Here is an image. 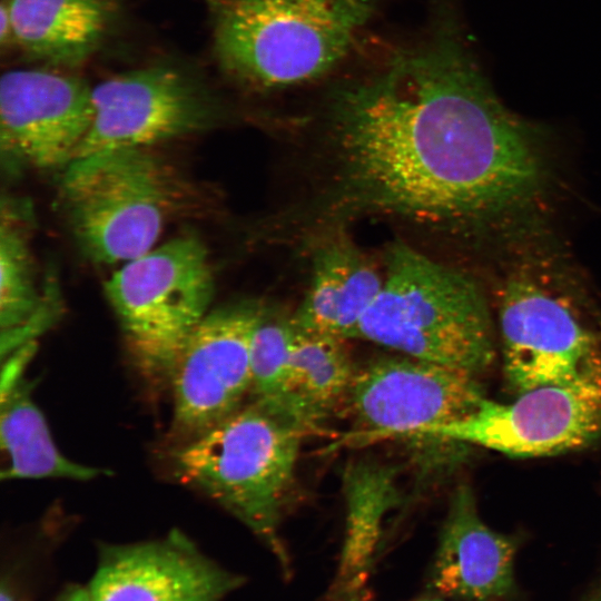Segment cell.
Returning <instances> with one entry per match:
<instances>
[{"label": "cell", "instance_id": "obj_21", "mask_svg": "<svg viewBox=\"0 0 601 601\" xmlns=\"http://www.w3.org/2000/svg\"><path fill=\"white\" fill-rule=\"evenodd\" d=\"M296 338L290 318L279 321L266 314L255 329L252 352V398L273 401L280 396L288 376Z\"/></svg>", "mask_w": 601, "mask_h": 601}, {"label": "cell", "instance_id": "obj_5", "mask_svg": "<svg viewBox=\"0 0 601 601\" xmlns=\"http://www.w3.org/2000/svg\"><path fill=\"white\" fill-rule=\"evenodd\" d=\"M78 246L92 262L117 264L152 249L168 220L187 205V187L146 148L76 158L61 181Z\"/></svg>", "mask_w": 601, "mask_h": 601}, {"label": "cell", "instance_id": "obj_25", "mask_svg": "<svg viewBox=\"0 0 601 601\" xmlns=\"http://www.w3.org/2000/svg\"><path fill=\"white\" fill-rule=\"evenodd\" d=\"M352 601H370L367 597L365 598H362V599H358V600H352ZM415 601H442L440 598H437V595H432V597H427V598H422V599H418V600H415Z\"/></svg>", "mask_w": 601, "mask_h": 601}, {"label": "cell", "instance_id": "obj_6", "mask_svg": "<svg viewBox=\"0 0 601 601\" xmlns=\"http://www.w3.org/2000/svg\"><path fill=\"white\" fill-rule=\"evenodd\" d=\"M105 290L138 364L169 378L214 295L207 250L194 236L177 237L126 262Z\"/></svg>", "mask_w": 601, "mask_h": 601}, {"label": "cell", "instance_id": "obj_17", "mask_svg": "<svg viewBox=\"0 0 601 601\" xmlns=\"http://www.w3.org/2000/svg\"><path fill=\"white\" fill-rule=\"evenodd\" d=\"M346 342L296 327L285 387L270 402L295 415L311 434L319 431L332 415H338L355 375L357 365Z\"/></svg>", "mask_w": 601, "mask_h": 601}, {"label": "cell", "instance_id": "obj_22", "mask_svg": "<svg viewBox=\"0 0 601 601\" xmlns=\"http://www.w3.org/2000/svg\"><path fill=\"white\" fill-rule=\"evenodd\" d=\"M49 601H90L86 585L69 583Z\"/></svg>", "mask_w": 601, "mask_h": 601}, {"label": "cell", "instance_id": "obj_23", "mask_svg": "<svg viewBox=\"0 0 601 601\" xmlns=\"http://www.w3.org/2000/svg\"><path fill=\"white\" fill-rule=\"evenodd\" d=\"M13 42L11 19L8 0H3L0 7V43L3 48L8 42Z\"/></svg>", "mask_w": 601, "mask_h": 601}, {"label": "cell", "instance_id": "obj_24", "mask_svg": "<svg viewBox=\"0 0 601 601\" xmlns=\"http://www.w3.org/2000/svg\"><path fill=\"white\" fill-rule=\"evenodd\" d=\"M579 601H601V574L594 580Z\"/></svg>", "mask_w": 601, "mask_h": 601}, {"label": "cell", "instance_id": "obj_8", "mask_svg": "<svg viewBox=\"0 0 601 601\" xmlns=\"http://www.w3.org/2000/svg\"><path fill=\"white\" fill-rule=\"evenodd\" d=\"M484 398L477 376L397 353L357 366L338 414L351 424L346 439L352 443L420 439Z\"/></svg>", "mask_w": 601, "mask_h": 601}, {"label": "cell", "instance_id": "obj_3", "mask_svg": "<svg viewBox=\"0 0 601 601\" xmlns=\"http://www.w3.org/2000/svg\"><path fill=\"white\" fill-rule=\"evenodd\" d=\"M306 426L282 405L252 398L174 455L178 479L237 518L288 572L279 526L290 500Z\"/></svg>", "mask_w": 601, "mask_h": 601}, {"label": "cell", "instance_id": "obj_4", "mask_svg": "<svg viewBox=\"0 0 601 601\" xmlns=\"http://www.w3.org/2000/svg\"><path fill=\"white\" fill-rule=\"evenodd\" d=\"M384 282L354 338L474 376L495 356L485 299L474 282L403 242L384 257Z\"/></svg>", "mask_w": 601, "mask_h": 601}, {"label": "cell", "instance_id": "obj_1", "mask_svg": "<svg viewBox=\"0 0 601 601\" xmlns=\"http://www.w3.org/2000/svg\"><path fill=\"white\" fill-rule=\"evenodd\" d=\"M328 88L329 209L462 226L532 196L530 127L495 95L457 0H434L416 36L370 45Z\"/></svg>", "mask_w": 601, "mask_h": 601}, {"label": "cell", "instance_id": "obj_7", "mask_svg": "<svg viewBox=\"0 0 601 601\" xmlns=\"http://www.w3.org/2000/svg\"><path fill=\"white\" fill-rule=\"evenodd\" d=\"M601 434V355L575 378L540 386L509 403L486 397L469 414L424 437L476 445L514 457L556 455Z\"/></svg>", "mask_w": 601, "mask_h": 601}, {"label": "cell", "instance_id": "obj_12", "mask_svg": "<svg viewBox=\"0 0 601 601\" xmlns=\"http://www.w3.org/2000/svg\"><path fill=\"white\" fill-rule=\"evenodd\" d=\"M245 582L178 529L164 538L101 543L90 601H221Z\"/></svg>", "mask_w": 601, "mask_h": 601}, {"label": "cell", "instance_id": "obj_15", "mask_svg": "<svg viewBox=\"0 0 601 601\" xmlns=\"http://www.w3.org/2000/svg\"><path fill=\"white\" fill-rule=\"evenodd\" d=\"M311 276L307 293L290 317L293 324L307 333L354 338L382 289L384 272L337 229L317 244Z\"/></svg>", "mask_w": 601, "mask_h": 601}, {"label": "cell", "instance_id": "obj_9", "mask_svg": "<svg viewBox=\"0 0 601 601\" xmlns=\"http://www.w3.org/2000/svg\"><path fill=\"white\" fill-rule=\"evenodd\" d=\"M92 106L91 125L76 158L107 149L146 148L204 130L221 116V106L207 87L169 63L101 81L92 87Z\"/></svg>", "mask_w": 601, "mask_h": 601}, {"label": "cell", "instance_id": "obj_11", "mask_svg": "<svg viewBox=\"0 0 601 601\" xmlns=\"http://www.w3.org/2000/svg\"><path fill=\"white\" fill-rule=\"evenodd\" d=\"M505 383L515 396L575 378L599 355L598 338L561 296L525 275L499 296Z\"/></svg>", "mask_w": 601, "mask_h": 601}, {"label": "cell", "instance_id": "obj_10", "mask_svg": "<svg viewBox=\"0 0 601 601\" xmlns=\"http://www.w3.org/2000/svg\"><path fill=\"white\" fill-rule=\"evenodd\" d=\"M265 314L255 302L216 308L183 346L169 381L174 430L185 443L230 416L250 395L252 342Z\"/></svg>", "mask_w": 601, "mask_h": 601}, {"label": "cell", "instance_id": "obj_16", "mask_svg": "<svg viewBox=\"0 0 601 601\" xmlns=\"http://www.w3.org/2000/svg\"><path fill=\"white\" fill-rule=\"evenodd\" d=\"M13 42L52 66L75 67L101 45L115 0H8Z\"/></svg>", "mask_w": 601, "mask_h": 601}, {"label": "cell", "instance_id": "obj_20", "mask_svg": "<svg viewBox=\"0 0 601 601\" xmlns=\"http://www.w3.org/2000/svg\"><path fill=\"white\" fill-rule=\"evenodd\" d=\"M11 208L2 210L0 235L1 361L47 331L57 319L55 299L37 292L26 233Z\"/></svg>", "mask_w": 601, "mask_h": 601}, {"label": "cell", "instance_id": "obj_14", "mask_svg": "<svg viewBox=\"0 0 601 601\" xmlns=\"http://www.w3.org/2000/svg\"><path fill=\"white\" fill-rule=\"evenodd\" d=\"M518 540L480 516L472 489L453 492L430 573L437 597L462 601H509L516 595Z\"/></svg>", "mask_w": 601, "mask_h": 601}, {"label": "cell", "instance_id": "obj_13", "mask_svg": "<svg viewBox=\"0 0 601 601\" xmlns=\"http://www.w3.org/2000/svg\"><path fill=\"white\" fill-rule=\"evenodd\" d=\"M92 88L48 69H16L0 81L1 141L37 168L67 167L91 125Z\"/></svg>", "mask_w": 601, "mask_h": 601}, {"label": "cell", "instance_id": "obj_19", "mask_svg": "<svg viewBox=\"0 0 601 601\" xmlns=\"http://www.w3.org/2000/svg\"><path fill=\"white\" fill-rule=\"evenodd\" d=\"M349 473L352 477L346 480V490L352 494H348L346 533L328 601H351L367 597L366 583L383 516L396 501L393 470L365 465V469H355Z\"/></svg>", "mask_w": 601, "mask_h": 601}, {"label": "cell", "instance_id": "obj_2", "mask_svg": "<svg viewBox=\"0 0 601 601\" xmlns=\"http://www.w3.org/2000/svg\"><path fill=\"white\" fill-rule=\"evenodd\" d=\"M220 69L256 92L327 80L368 46L383 0H204Z\"/></svg>", "mask_w": 601, "mask_h": 601}, {"label": "cell", "instance_id": "obj_18", "mask_svg": "<svg viewBox=\"0 0 601 601\" xmlns=\"http://www.w3.org/2000/svg\"><path fill=\"white\" fill-rule=\"evenodd\" d=\"M24 376L0 387V437L9 465L1 480L61 477L89 481L106 471L67 459L57 449L46 418L32 401Z\"/></svg>", "mask_w": 601, "mask_h": 601}]
</instances>
